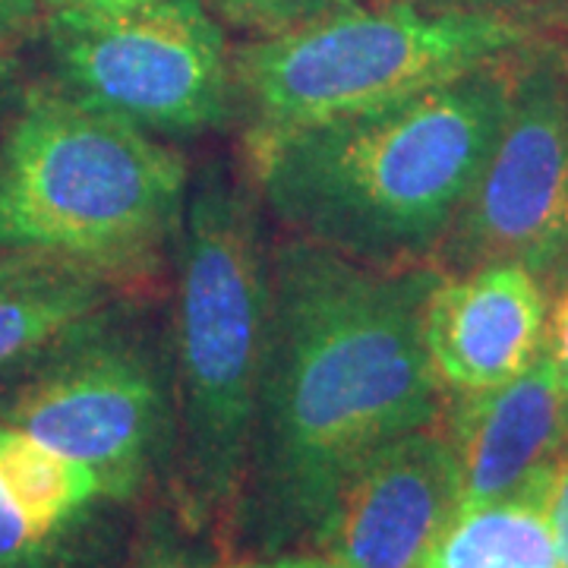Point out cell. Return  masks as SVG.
Returning <instances> with one entry per match:
<instances>
[{
	"label": "cell",
	"instance_id": "8992f818",
	"mask_svg": "<svg viewBox=\"0 0 568 568\" xmlns=\"http://www.w3.org/2000/svg\"><path fill=\"white\" fill-rule=\"evenodd\" d=\"M0 424L92 467L108 499L140 506L171 465V335L136 291L123 294L0 376Z\"/></svg>",
	"mask_w": 568,
	"mask_h": 568
},
{
	"label": "cell",
	"instance_id": "9c48e42d",
	"mask_svg": "<svg viewBox=\"0 0 568 568\" xmlns=\"http://www.w3.org/2000/svg\"><path fill=\"white\" fill-rule=\"evenodd\" d=\"M458 506L455 452L436 420L369 455L306 549L342 568H420Z\"/></svg>",
	"mask_w": 568,
	"mask_h": 568
},
{
	"label": "cell",
	"instance_id": "30bf717a",
	"mask_svg": "<svg viewBox=\"0 0 568 568\" xmlns=\"http://www.w3.org/2000/svg\"><path fill=\"white\" fill-rule=\"evenodd\" d=\"M547 294L525 265L443 272L424 306L429 364L446 395L503 386L544 354Z\"/></svg>",
	"mask_w": 568,
	"mask_h": 568
},
{
	"label": "cell",
	"instance_id": "7402d4cb",
	"mask_svg": "<svg viewBox=\"0 0 568 568\" xmlns=\"http://www.w3.org/2000/svg\"><path fill=\"white\" fill-rule=\"evenodd\" d=\"M22 82H26V70H22L20 58H0V126L7 121L10 108L20 99Z\"/></svg>",
	"mask_w": 568,
	"mask_h": 568
},
{
	"label": "cell",
	"instance_id": "cb8c5ba5",
	"mask_svg": "<svg viewBox=\"0 0 568 568\" xmlns=\"http://www.w3.org/2000/svg\"><path fill=\"white\" fill-rule=\"evenodd\" d=\"M436 7H467V10H511L515 3H534V0H420Z\"/></svg>",
	"mask_w": 568,
	"mask_h": 568
},
{
	"label": "cell",
	"instance_id": "9a60e30c",
	"mask_svg": "<svg viewBox=\"0 0 568 568\" xmlns=\"http://www.w3.org/2000/svg\"><path fill=\"white\" fill-rule=\"evenodd\" d=\"M0 487L22 511L39 518H70L108 499L92 467L10 424H0Z\"/></svg>",
	"mask_w": 568,
	"mask_h": 568
},
{
	"label": "cell",
	"instance_id": "ffe728a7",
	"mask_svg": "<svg viewBox=\"0 0 568 568\" xmlns=\"http://www.w3.org/2000/svg\"><path fill=\"white\" fill-rule=\"evenodd\" d=\"M41 20V0H0V58H20L22 48L39 39Z\"/></svg>",
	"mask_w": 568,
	"mask_h": 568
},
{
	"label": "cell",
	"instance_id": "2e32d148",
	"mask_svg": "<svg viewBox=\"0 0 568 568\" xmlns=\"http://www.w3.org/2000/svg\"><path fill=\"white\" fill-rule=\"evenodd\" d=\"M219 547L190 530L162 493L136 506L133 530L118 568H222Z\"/></svg>",
	"mask_w": 568,
	"mask_h": 568
},
{
	"label": "cell",
	"instance_id": "5b68a950",
	"mask_svg": "<svg viewBox=\"0 0 568 568\" xmlns=\"http://www.w3.org/2000/svg\"><path fill=\"white\" fill-rule=\"evenodd\" d=\"M530 41L534 26L511 10L351 0L234 51L246 145L424 95L521 54Z\"/></svg>",
	"mask_w": 568,
	"mask_h": 568
},
{
	"label": "cell",
	"instance_id": "603a6c76",
	"mask_svg": "<svg viewBox=\"0 0 568 568\" xmlns=\"http://www.w3.org/2000/svg\"><path fill=\"white\" fill-rule=\"evenodd\" d=\"M44 10H61V7H85V10H126V7H140L149 0H41Z\"/></svg>",
	"mask_w": 568,
	"mask_h": 568
},
{
	"label": "cell",
	"instance_id": "ac0fdd59",
	"mask_svg": "<svg viewBox=\"0 0 568 568\" xmlns=\"http://www.w3.org/2000/svg\"><path fill=\"white\" fill-rule=\"evenodd\" d=\"M530 487L544 508L552 549H556V562L559 568H568V446L530 480Z\"/></svg>",
	"mask_w": 568,
	"mask_h": 568
},
{
	"label": "cell",
	"instance_id": "52a82bcc",
	"mask_svg": "<svg viewBox=\"0 0 568 568\" xmlns=\"http://www.w3.org/2000/svg\"><path fill=\"white\" fill-rule=\"evenodd\" d=\"M39 80L155 136H193L237 114L234 51L203 0L44 10Z\"/></svg>",
	"mask_w": 568,
	"mask_h": 568
},
{
	"label": "cell",
	"instance_id": "3957f363",
	"mask_svg": "<svg viewBox=\"0 0 568 568\" xmlns=\"http://www.w3.org/2000/svg\"><path fill=\"white\" fill-rule=\"evenodd\" d=\"M268 297L272 244L253 178L227 162H205L190 178L178 244L168 325L174 446L162 496L215 547L244 484Z\"/></svg>",
	"mask_w": 568,
	"mask_h": 568
},
{
	"label": "cell",
	"instance_id": "ba28073f",
	"mask_svg": "<svg viewBox=\"0 0 568 568\" xmlns=\"http://www.w3.org/2000/svg\"><path fill=\"white\" fill-rule=\"evenodd\" d=\"M439 272L525 265L537 278L568 260V61H515L503 130L436 250Z\"/></svg>",
	"mask_w": 568,
	"mask_h": 568
},
{
	"label": "cell",
	"instance_id": "d6986e66",
	"mask_svg": "<svg viewBox=\"0 0 568 568\" xmlns=\"http://www.w3.org/2000/svg\"><path fill=\"white\" fill-rule=\"evenodd\" d=\"M544 357L552 366L559 386L568 395V263L562 265L556 291L547 297V332H544Z\"/></svg>",
	"mask_w": 568,
	"mask_h": 568
},
{
	"label": "cell",
	"instance_id": "8fae6325",
	"mask_svg": "<svg viewBox=\"0 0 568 568\" xmlns=\"http://www.w3.org/2000/svg\"><path fill=\"white\" fill-rule=\"evenodd\" d=\"M452 398L443 426L458 465L462 506L506 499L566 452L568 395L544 354L503 386Z\"/></svg>",
	"mask_w": 568,
	"mask_h": 568
},
{
	"label": "cell",
	"instance_id": "6da1fadb",
	"mask_svg": "<svg viewBox=\"0 0 568 568\" xmlns=\"http://www.w3.org/2000/svg\"><path fill=\"white\" fill-rule=\"evenodd\" d=\"M436 265L379 268L282 237L253 439L222 562L306 549L369 455L446 414L424 342Z\"/></svg>",
	"mask_w": 568,
	"mask_h": 568
},
{
	"label": "cell",
	"instance_id": "e0dca14e",
	"mask_svg": "<svg viewBox=\"0 0 568 568\" xmlns=\"http://www.w3.org/2000/svg\"><path fill=\"white\" fill-rule=\"evenodd\" d=\"M222 26L241 29L250 39H272L320 20L351 0H203Z\"/></svg>",
	"mask_w": 568,
	"mask_h": 568
},
{
	"label": "cell",
	"instance_id": "277c9868",
	"mask_svg": "<svg viewBox=\"0 0 568 568\" xmlns=\"http://www.w3.org/2000/svg\"><path fill=\"white\" fill-rule=\"evenodd\" d=\"M186 193L190 164L162 136L26 77L0 126V246L136 291L178 260Z\"/></svg>",
	"mask_w": 568,
	"mask_h": 568
},
{
	"label": "cell",
	"instance_id": "7c38bea8",
	"mask_svg": "<svg viewBox=\"0 0 568 568\" xmlns=\"http://www.w3.org/2000/svg\"><path fill=\"white\" fill-rule=\"evenodd\" d=\"M123 291L92 268L36 250L0 246V376Z\"/></svg>",
	"mask_w": 568,
	"mask_h": 568
},
{
	"label": "cell",
	"instance_id": "44dd1931",
	"mask_svg": "<svg viewBox=\"0 0 568 568\" xmlns=\"http://www.w3.org/2000/svg\"><path fill=\"white\" fill-rule=\"evenodd\" d=\"M222 568H342L338 562L325 559L323 552L313 549H287L275 556H253V559H231Z\"/></svg>",
	"mask_w": 568,
	"mask_h": 568
},
{
	"label": "cell",
	"instance_id": "5bb4252c",
	"mask_svg": "<svg viewBox=\"0 0 568 568\" xmlns=\"http://www.w3.org/2000/svg\"><path fill=\"white\" fill-rule=\"evenodd\" d=\"M420 568H559L534 487L458 506Z\"/></svg>",
	"mask_w": 568,
	"mask_h": 568
},
{
	"label": "cell",
	"instance_id": "4fadbf2b",
	"mask_svg": "<svg viewBox=\"0 0 568 568\" xmlns=\"http://www.w3.org/2000/svg\"><path fill=\"white\" fill-rule=\"evenodd\" d=\"M136 506L99 499L70 518L22 511L0 487V568H118Z\"/></svg>",
	"mask_w": 568,
	"mask_h": 568
},
{
	"label": "cell",
	"instance_id": "7a4b0ae2",
	"mask_svg": "<svg viewBox=\"0 0 568 568\" xmlns=\"http://www.w3.org/2000/svg\"><path fill=\"white\" fill-rule=\"evenodd\" d=\"M518 58L246 145L260 203L287 237L354 263L433 265L503 130Z\"/></svg>",
	"mask_w": 568,
	"mask_h": 568
}]
</instances>
